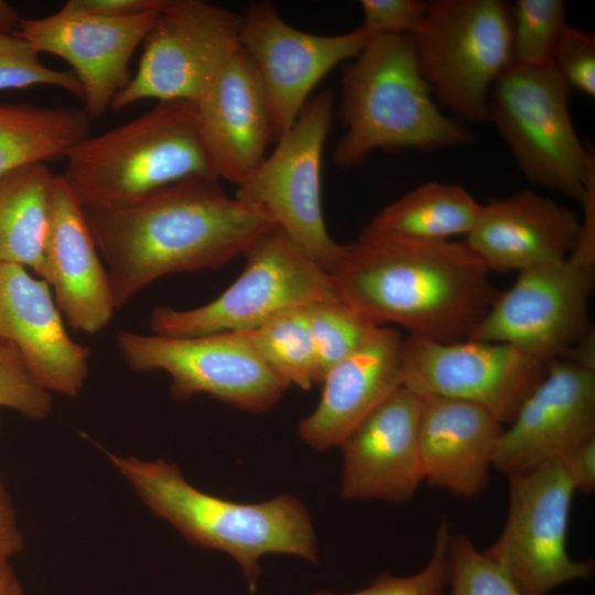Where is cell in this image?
I'll return each instance as SVG.
<instances>
[{
	"label": "cell",
	"instance_id": "1",
	"mask_svg": "<svg viewBox=\"0 0 595 595\" xmlns=\"http://www.w3.org/2000/svg\"><path fill=\"white\" fill-rule=\"evenodd\" d=\"M219 181L188 177L126 206L84 209L116 310L161 277L223 267L277 226Z\"/></svg>",
	"mask_w": 595,
	"mask_h": 595
},
{
	"label": "cell",
	"instance_id": "2",
	"mask_svg": "<svg viewBox=\"0 0 595 595\" xmlns=\"http://www.w3.org/2000/svg\"><path fill=\"white\" fill-rule=\"evenodd\" d=\"M337 296L377 326L441 343L467 339L499 295L464 240L371 232L343 245L328 272Z\"/></svg>",
	"mask_w": 595,
	"mask_h": 595
},
{
	"label": "cell",
	"instance_id": "3",
	"mask_svg": "<svg viewBox=\"0 0 595 595\" xmlns=\"http://www.w3.org/2000/svg\"><path fill=\"white\" fill-rule=\"evenodd\" d=\"M105 455L147 508L188 543L230 555L251 593L257 588L259 561L264 555L318 561L312 518L292 495L255 504L237 502L196 488L178 466L165 459L109 451Z\"/></svg>",
	"mask_w": 595,
	"mask_h": 595
},
{
	"label": "cell",
	"instance_id": "4",
	"mask_svg": "<svg viewBox=\"0 0 595 595\" xmlns=\"http://www.w3.org/2000/svg\"><path fill=\"white\" fill-rule=\"evenodd\" d=\"M339 115L345 131L333 161L342 167L361 163L375 150L431 152L473 137L439 108L409 34L369 37L344 72Z\"/></svg>",
	"mask_w": 595,
	"mask_h": 595
},
{
	"label": "cell",
	"instance_id": "5",
	"mask_svg": "<svg viewBox=\"0 0 595 595\" xmlns=\"http://www.w3.org/2000/svg\"><path fill=\"white\" fill-rule=\"evenodd\" d=\"M64 159L62 176L84 209L126 206L188 177H217L187 100L158 101L127 123L84 138Z\"/></svg>",
	"mask_w": 595,
	"mask_h": 595
},
{
	"label": "cell",
	"instance_id": "6",
	"mask_svg": "<svg viewBox=\"0 0 595 595\" xmlns=\"http://www.w3.org/2000/svg\"><path fill=\"white\" fill-rule=\"evenodd\" d=\"M571 90L552 64L511 62L491 88L488 121L531 185L581 203L595 171V155L583 145L573 126Z\"/></svg>",
	"mask_w": 595,
	"mask_h": 595
},
{
	"label": "cell",
	"instance_id": "7",
	"mask_svg": "<svg viewBox=\"0 0 595 595\" xmlns=\"http://www.w3.org/2000/svg\"><path fill=\"white\" fill-rule=\"evenodd\" d=\"M435 100L458 119L488 121L491 88L512 61L511 7L501 0H432L409 34Z\"/></svg>",
	"mask_w": 595,
	"mask_h": 595
},
{
	"label": "cell",
	"instance_id": "8",
	"mask_svg": "<svg viewBox=\"0 0 595 595\" xmlns=\"http://www.w3.org/2000/svg\"><path fill=\"white\" fill-rule=\"evenodd\" d=\"M242 256L244 271L213 301L188 310L154 307L149 320L152 334L245 332L285 311L338 298L329 274L279 226L261 235Z\"/></svg>",
	"mask_w": 595,
	"mask_h": 595
},
{
	"label": "cell",
	"instance_id": "9",
	"mask_svg": "<svg viewBox=\"0 0 595 595\" xmlns=\"http://www.w3.org/2000/svg\"><path fill=\"white\" fill-rule=\"evenodd\" d=\"M333 105L331 89L307 101L272 153L237 185L235 194L266 210L327 273L343 249L331 238L321 205V162Z\"/></svg>",
	"mask_w": 595,
	"mask_h": 595
},
{
	"label": "cell",
	"instance_id": "10",
	"mask_svg": "<svg viewBox=\"0 0 595 595\" xmlns=\"http://www.w3.org/2000/svg\"><path fill=\"white\" fill-rule=\"evenodd\" d=\"M507 477V520L499 538L484 553L505 571L521 595H549L563 584L589 578L594 564L573 560L566 549L576 489L563 465L549 462Z\"/></svg>",
	"mask_w": 595,
	"mask_h": 595
},
{
	"label": "cell",
	"instance_id": "11",
	"mask_svg": "<svg viewBox=\"0 0 595 595\" xmlns=\"http://www.w3.org/2000/svg\"><path fill=\"white\" fill-rule=\"evenodd\" d=\"M116 344L130 369L167 374L176 400L205 393L240 410L263 413L289 388L237 332L175 337L123 331Z\"/></svg>",
	"mask_w": 595,
	"mask_h": 595
},
{
	"label": "cell",
	"instance_id": "12",
	"mask_svg": "<svg viewBox=\"0 0 595 595\" xmlns=\"http://www.w3.org/2000/svg\"><path fill=\"white\" fill-rule=\"evenodd\" d=\"M241 15L201 0H164L138 71L115 96L120 110L142 99L195 102L240 48Z\"/></svg>",
	"mask_w": 595,
	"mask_h": 595
},
{
	"label": "cell",
	"instance_id": "13",
	"mask_svg": "<svg viewBox=\"0 0 595 595\" xmlns=\"http://www.w3.org/2000/svg\"><path fill=\"white\" fill-rule=\"evenodd\" d=\"M595 264L574 255L519 272L468 339L507 344L548 364L563 357L593 326Z\"/></svg>",
	"mask_w": 595,
	"mask_h": 595
},
{
	"label": "cell",
	"instance_id": "14",
	"mask_svg": "<svg viewBox=\"0 0 595 595\" xmlns=\"http://www.w3.org/2000/svg\"><path fill=\"white\" fill-rule=\"evenodd\" d=\"M545 372L547 364L507 344L468 338L441 343L416 335L403 340V387L420 397L477 404L504 426Z\"/></svg>",
	"mask_w": 595,
	"mask_h": 595
},
{
	"label": "cell",
	"instance_id": "15",
	"mask_svg": "<svg viewBox=\"0 0 595 595\" xmlns=\"http://www.w3.org/2000/svg\"><path fill=\"white\" fill-rule=\"evenodd\" d=\"M368 40L361 26L336 35L301 31L269 2H255L246 9L240 47L264 91L275 139L293 126L321 79L340 63L357 57Z\"/></svg>",
	"mask_w": 595,
	"mask_h": 595
},
{
	"label": "cell",
	"instance_id": "16",
	"mask_svg": "<svg viewBox=\"0 0 595 595\" xmlns=\"http://www.w3.org/2000/svg\"><path fill=\"white\" fill-rule=\"evenodd\" d=\"M160 9L118 18L56 11L44 18L21 19L15 34L39 53L55 55L72 66L82 86L83 109L96 120L129 83L131 57Z\"/></svg>",
	"mask_w": 595,
	"mask_h": 595
},
{
	"label": "cell",
	"instance_id": "17",
	"mask_svg": "<svg viewBox=\"0 0 595 595\" xmlns=\"http://www.w3.org/2000/svg\"><path fill=\"white\" fill-rule=\"evenodd\" d=\"M595 437V369L571 359L547 364L494 451L493 467L510 475L560 461Z\"/></svg>",
	"mask_w": 595,
	"mask_h": 595
},
{
	"label": "cell",
	"instance_id": "18",
	"mask_svg": "<svg viewBox=\"0 0 595 595\" xmlns=\"http://www.w3.org/2000/svg\"><path fill=\"white\" fill-rule=\"evenodd\" d=\"M422 397L400 387L339 446L340 496L346 500L404 502L423 482L419 453Z\"/></svg>",
	"mask_w": 595,
	"mask_h": 595
},
{
	"label": "cell",
	"instance_id": "19",
	"mask_svg": "<svg viewBox=\"0 0 595 595\" xmlns=\"http://www.w3.org/2000/svg\"><path fill=\"white\" fill-rule=\"evenodd\" d=\"M37 275L51 291L61 314L76 331L96 334L116 310L106 267L86 214L65 178L54 175Z\"/></svg>",
	"mask_w": 595,
	"mask_h": 595
},
{
	"label": "cell",
	"instance_id": "20",
	"mask_svg": "<svg viewBox=\"0 0 595 595\" xmlns=\"http://www.w3.org/2000/svg\"><path fill=\"white\" fill-rule=\"evenodd\" d=\"M0 343L11 344L52 394L83 390L89 348L69 337L48 284L18 263H0Z\"/></svg>",
	"mask_w": 595,
	"mask_h": 595
},
{
	"label": "cell",
	"instance_id": "21",
	"mask_svg": "<svg viewBox=\"0 0 595 595\" xmlns=\"http://www.w3.org/2000/svg\"><path fill=\"white\" fill-rule=\"evenodd\" d=\"M197 129L215 175L239 185L274 138L267 98L241 47L194 102Z\"/></svg>",
	"mask_w": 595,
	"mask_h": 595
},
{
	"label": "cell",
	"instance_id": "22",
	"mask_svg": "<svg viewBox=\"0 0 595 595\" xmlns=\"http://www.w3.org/2000/svg\"><path fill=\"white\" fill-rule=\"evenodd\" d=\"M403 340L393 327L378 326L325 372L316 408L298 426L306 445L316 451L339 447L364 419L403 386Z\"/></svg>",
	"mask_w": 595,
	"mask_h": 595
},
{
	"label": "cell",
	"instance_id": "23",
	"mask_svg": "<svg viewBox=\"0 0 595 595\" xmlns=\"http://www.w3.org/2000/svg\"><path fill=\"white\" fill-rule=\"evenodd\" d=\"M580 227L573 209L524 188L482 204L464 241L489 272H520L569 257Z\"/></svg>",
	"mask_w": 595,
	"mask_h": 595
},
{
	"label": "cell",
	"instance_id": "24",
	"mask_svg": "<svg viewBox=\"0 0 595 595\" xmlns=\"http://www.w3.org/2000/svg\"><path fill=\"white\" fill-rule=\"evenodd\" d=\"M502 430L504 425L477 404L422 397L419 453L423 480L457 497L477 496L489 482Z\"/></svg>",
	"mask_w": 595,
	"mask_h": 595
},
{
	"label": "cell",
	"instance_id": "25",
	"mask_svg": "<svg viewBox=\"0 0 595 595\" xmlns=\"http://www.w3.org/2000/svg\"><path fill=\"white\" fill-rule=\"evenodd\" d=\"M482 204L457 184L426 182L382 208L365 229L415 240H450L467 235Z\"/></svg>",
	"mask_w": 595,
	"mask_h": 595
},
{
	"label": "cell",
	"instance_id": "26",
	"mask_svg": "<svg viewBox=\"0 0 595 595\" xmlns=\"http://www.w3.org/2000/svg\"><path fill=\"white\" fill-rule=\"evenodd\" d=\"M84 109L0 104V176L19 166L64 158L90 134Z\"/></svg>",
	"mask_w": 595,
	"mask_h": 595
},
{
	"label": "cell",
	"instance_id": "27",
	"mask_svg": "<svg viewBox=\"0 0 595 595\" xmlns=\"http://www.w3.org/2000/svg\"><path fill=\"white\" fill-rule=\"evenodd\" d=\"M54 174L44 162L0 176V263L39 271Z\"/></svg>",
	"mask_w": 595,
	"mask_h": 595
},
{
	"label": "cell",
	"instance_id": "28",
	"mask_svg": "<svg viewBox=\"0 0 595 595\" xmlns=\"http://www.w3.org/2000/svg\"><path fill=\"white\" fill-rule=\"evenodd\" d=\"M304 307L285 311L252 329L237 333L288 387L306 390L321 383V374Z\"/></svg>",
	"mask_w": 595,
	"mask_h": 595
},
{
	"label": "cell",
	"instance_id": "29",
	"mask_svg": "<svg viewBox=\"0 0 595 595\" xmlns=\"http://www.w3.org/2000/svg\"><path fill=\"white\" fill-rule=\"evenodd\" d=\"M304 311L321 381L332 366L357 349L378 327L339 298L311 303Z\"/></svg>",
	"mask_w": 595,
	"mask_h": 595
},
{
	"label": "cell",
	"instance_id": "30",
	"mask_svg": "<svg viewBox=\"0 0 595 595\" xmlns=\"http://www.w3.org/2000/svg\"><path fill=\"white\" fill-rule=\"evenodd\" d=\"M567 24L562 0H518L511 8V62L551 65L556 42Z\"/></svg>",
	"mask_w": 595,
	"mask_h": 595
},
{
	"label": "cell",
	"instance_id": "31",
	"mask_svg": "<svg viewBox=\"0 0 595 595\" xmlns=\"http://www.w3.org/2000/svg\"><path fill=\"white\" fill-rule=\"evenodd\" d=\"M447 563L444 595H521L505 571L465 534L451 536Z\"/></svg>",
	"mask_w": 595,
	"mask_h": 595
},
{
	"label": "cell",
	"instance_id": "32",
	"mask_svg": "<svg viewBox=\"0 0 595 595\" xmlns=\"http://www.w3.org/2000/svg\"><path fill=\"white\" fill-rule=\"evenodd\" d=\"M48 85L83 97L82 86L71 71L48 67L25 40L13 33H0V90Z\"/></svg>",
	"mask_w": 595,
	"mask_h": 595
},
{
	"label": "cell",
	"instance_id": "33",
	"mask_svg": "<svg viewBox=\"0 0 595 595\" xmlns=\"http://www.w3.org/2000/svg\"><path fill=\"white\" fill-rule=\"evenodd\" d=\"M451 536L448 523H441L430 560L414 574L394 576L382 573L369 586L359 591H314L310 595H444L448 583L447 549Z\"/></svg>",
	"mask_w": 595,
	"mask_h": 595
},
{
	"label": "cell",
	"instance_id": "34",
	"mask_svg": "<svg viewBox=\"0 0 595 595\" xmlns=\"http://www.w3.org/2000/svg\"><path fill=\"white\" fill-rule=\"evenodd\" d=\"M52 396L29 371L18 350L0 343V408L42 421L53 410Z\"/></svg>",
	"mask_w": 595,
	"mask_h": 595
},
{
	"label": "cell",
	"instance_id": "35",
	"mask_svg": "<svg viewBox=\"0 0 595 595\" xmlns=\"http://www.w3.org/2000/svg\"><path fill=\"white\" fill-rule=\"evenodd\" d=\"M552 66L571 89L595 97L594 34L567 24L552 55Z\"/></svg>",
	"mask_w": 595,
	"mask_h": 595
},
{
	"label": "cell",
	"instance_id": "36",
	"mask_svg": "<svg viewBox=\"0 0 595 595\" xmlns=\"http://www.w3.org/2000/svg\"><path fill=\"white\" fill-rule=\"evenodd\" d=\"M363 24L369 37L411 34L422 21L428 1L361 0Z\"/></svg>",
	"mask_w": 595,
	"mask_h": 595
},
{
	"label": "cell",
	"instance_id": "37",
	"mask_svg": "<svg viewBox=\"0 0 595 595\" xmlns=\"http://www.w3.org/2000/svg\"><path fill=\"white\" fill-rule=\"evenodd\" d=\"M164 0H69L58 11L118 18L158 10Z\"/></svg>",
	"mask_w": 595,
	"mask_h": 595
},
{
	"label": "cell",
	"instance_id": "38",
	"mask_svg": "<svg viewBox=\"0 0 595 595\" xmlns=\"http://www.w3.org/2000/svg\"><path fill=\"white\" fill-rule=\"evenodd\" d=\"M575 489L591 494L595 488V437L581 444L559 461Z\"/></svg>",
	"mask_w": 595,
	"mask_h": 595
},
{
	"label": "cell",
	"instance_id": "39",
	"mask_svg": "<svg viewBox=\"0 0 595 595\" xmlns=\"http://www.w3.org/2000/svg\"><path fill=\"white\" fill-rule=\"evenodd\" d=\"M23 544L13 502L0 478V558L11 560L22 550Z\"/></svg>",
	"mask_w": 595,
	"mask_h": 595
},
{
	"label": "cell",
	"instance_id": "40",
	"mask_svg": "<svg viewBox=\"0 0 595 595\" xmlns=\"http://www.w3.org/2000/svg\"><path fill=\"white\" fill-rule=\"evenodd\" d=\"M0 595H23L21 583L11 560L0 558Z\"/></svg>",
	"mask_w": 595,
	"mask_h": 595
},
{
	"label": "cell",
	"instance_id": "41",
	"mask_svg": "<svg viewBox=\"0 0 595 595\" xmlns=\"http://www.w3.org/2000/svg\"><path fill=\"white\" fill-rule=\"evenodd\" d=\"M20 20L17 10L9 2L0 0V33L15 32Z\"/></svg>",
	"mask_w": 595,
	"mask_h": 595
},
{
	"label": "cell",
	"instance_id": "42",
	"mask_svg": "<svg viewBox=\"0 0 595 595\" xmlns=\"http://www.w3.org/2000/svg\"><path fill=\"white\" fill-rule=\"evenodd\" d=\"M0 425H1V420H0Z\"/></svg>",
	"mask_w": 595,
	"mask_h": 595
}]
</instances>
